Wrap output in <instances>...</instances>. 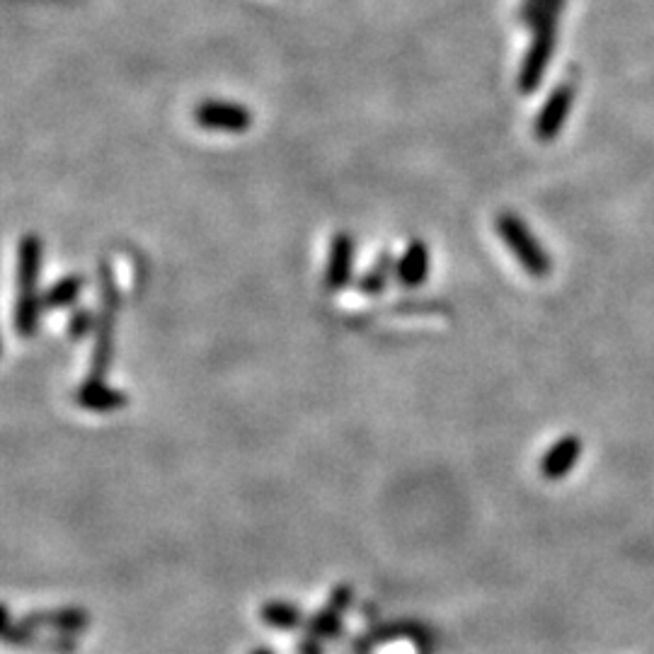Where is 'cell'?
Listing matches in <instances>:
<instances>
[{"label":"cell","mask_w":654,"mask_h":654,"mask_svg":"<svg viewBox=\"0 0 654 654\" xmlns=\"http://www.w3.org/2000/svg\"><path fill=\"white\" fill-rule=\"evenodd\" d=\"M100 311H97V327L93 335V352H90L88 378L107 381L109 369L114 361V335H117L119 308H122V291H119L117 277L112 267L102 262L100 272Z\"/></svg>","instance_id":"cell-1"},{"label":"cell","mask_w":654,"mask_h":654,"mask_svg":"<svg viewBox=\"0 0 654 654\" xmlns=\"http://www.w3.org/2000/svg\"><path fill=\"white\" fill-rule=\"evenodd\" d=\"M565 8V0H548L541 17L533 25V42L529 54L519 71V90L521 93H533L541 85V80L548 71V63L553 59L555 34H558V17Z\"/></svg>","instance_id":"cell-2"},{"label":"cell","mask_w":654,"mask_h":654,"mask_svg":"<svg viewBox=\"0 0 654 654\" xmlns=\"http://www.w3.org/2000/svg\"><path fill=\"white\" fill-rule=\"evenodd\" d=\"M495 226L499 238L512 250L516 262H519L533 279L548 277L550 269H553V260H550L548 250L538 243L536 235L531 233V228L526 226V221H521L512 211H502V214L497 216Z\"/></svg>","instance_id":"cell-3"},{"label":"cell","mask_w":654,"mask_h":654,"mask_svg":"<svg viewBox=\"0 0 654 654\" xmlns=\"http://www.w3.org/2000/svg\"><path fill=\"white\" fill-rule=\"evenodd\" d=\"M354 260H357V243H354L352 233L340 231L332 235L323 272V289L327 294H340L352 284Z\"/></svg>","instance_id":"cell-4"},{"label":"cell","mask_w":654,"mask_h":654,"mask_svg":"<svg viewBox=\"0 0 654 654\" xmlns=\"http://www.w3.org/2000/svg\"><path fill=\"white\" fill-rule=\"evenodd\" d=\"M354 604V587L352 584H337L332 589V594L327 596V604L315 611L311 618H308L306 628L311 638L315 640H332L342 633V618L344 613L349 611Z\"/></svg>","instance_id":"cell-5"},{"label":"cell","mask_w":654,"mask_h":654,"mask_svg":"<svg viewBox=\"0 0 654 654\" xmlns=\"http://www.w3.org/2000/svg\"><path fill=\"white\" fill-rule=\"evenodd\" d=\"M90 613L80 606H61V608H39L20 616L22 625L34 630H47L59 635H80L90 628Z\"/></svg>","instance_id":"cell-6"},{"label":"cell","mask_w":654,"mask_h":654,"mask_svg":"<svg viewBox=\"0 0 654 654\" xmlns=\"http://www.w3.org/2000/svg\"><path fill=\"white\" fill-rule=\"evenodd\" d=\"M3 640L8 645L15 647H25V650H42V652H54V654H71L76 652V640L73 635H59V633H49L42 635V630L27 628V625L17 623L10 618V608H3Z\"/></svg>","instance_id":"cell-7"},{"label":"cell","mask_w":654,"mask_h":654,"mask_svg":"<svg viewBox=\"0 0 654 654\" xmlns=\"http://www.w3.org/2000/svg\"><path fill=\"white\" fill-rule=\"evenodd\" d=\"M73 403L85 412H97V415H112V412L124 410L129 405V395L122 388L109 386L107 381L97 378H85L80 386L73 390Z\"/></svg>","instance_id":"cell-8"},{"label":"cell","mask_w":654,"mask_h":654,"mask_svg":"<svg viewBox=\"0 0 654 654\" xmlns=\"http://www.w3.org/2000/svg\"><path fill=\"white\" fill-rule=\"evenodd\" d=\"M194 119H197L199 126L214 131H238L250 129L252 114L248 107L238 105V102H221V100H206L197 107L194 112Z\"/></svg>","instance_id":"cell-9"},{"label":"cell","mask_w":654,"mask_h":654,"mask_svg":"<svg viewBox=\"0 0 654 654\" xmlns=\"http://www.w3.org/2000/svg\"><path fill=\"white\" fill-rule=\"evenodd\" d=\"M44 267V243L37 233L22 235L17 243V294H42L39 279Z\"/></svg>","instance_id":"cell-10"},{"label":"cell","mask_w":654,"mask_h":654,"mask_svg":"<svg viewBox=\"0 0 654 654\" xmlns=\"http://www.w3.org/2000/svg\"><path fill=\"white\" fill-rule=\"evenodd\" d=\"M572 102H575V85L572 83H562L550 93L536 119L538 141H553L560 134V129L567 122V114L572 109Z\"/></svg>","instance_id":"cell-11"},{"label":"cell","mask_w":654,"mask_h":654,"mask_svg":"<svg viewBox=\"0 0 654 654\" xmlns=\"http://www.w3.org/2000/svg\"><path fill=\"white\" fill-rule=\"evenodd\" d=\"M429 269H432V252L424 240L415 238L405 245L403 255L398 257V267H395V281L403 289H420L427 284Z\"/></svg>","instance_id":"cell-12"},{"label":"cell","mask_w":654,"mask_h":654,"mask_svg":"<svg viewBox=\"0 0 654 654\" xmlns=\"http://www.w3.org/2000/svg\"><path fill=\"white\" fill-rule=\"evenodd\" d=\"M579 456H582V441L575 434L560 436L548 451L543 453L538 461V473L545 480H562L572 473L577 466Z\"/></svg>","instance_id":"cell-13"},{"label":"cell","mask_w":654,"mask_h":654,"mask_svg":"<svg viewBox=\"0 0 654 654\" xmlns=\"http://www.w3.org/2000/svg\"><path fill=\"white\" fill-rule=\"evenodd\" d=\"M44 308V291L42 294H17L15 311H13V330L20 340H32L42 325Z\"/></svg>","instance_id":"cell-14"},{"label":"cell","mask_w":654,"mask_h":654,"mask_svg":"<svg viewBox=\"0 0 654 654\" xmlns=\"http://www.w3.org/2000/svg\"><path fill=\"white\" fill-rule=\"evenodd\" d=\"M83 291H85L83 274L78 272L66 274V277L56 279L54 284H49L47 289H44V308H47V313L76 308L78 298L83 296Z\"/></svg>","instance_id":"cell-15"},{"label":"cell","mask_w":654,"mask_h":654,"mask_svg":"<svg viewBox=\"0 0 654 654\" xmlns=\"http://www.w3.org/2000/svg\"><path fill=\"white\" fill-rule=\"evenodd\" d=\"M260 621L272 630H298L308 623L306 613H303L301 606L291 604V601L284 599H269L260 606Z\"/></svg>","instance_id":"cell-16"},{"label":"cell","mask_w":654,"mask_h":654,"mask_svg":"<svg viewBox=\"0 0 654 654\" xmlns=\"http://www.w3.org/2000/svg\"><path fill=\"white\" fill-rule=\"evenodd\" d=\"M395 267H398V260L393 257V252L383 250L381 255L376 257V262L361 274L357 281V289L361 296L378 298L386 294L390 279H395Z\"/></svg>","instance_id":"cell-17"},{"label":"cell","mask_w":654,"mask_h":654,"mask_svg":"<svg viewBox=\"0 0 654 654\" xmlns=\"http://www.w3.org/2000/svg\"><path fill=\"white\" fill-rule=\"evenodd\" d=\"M95 327H97V315L93 313V308L76 306L71 313H68L66 335L71 342H83L88 340V337H93Z\"/></svg>","instance_id":"cell-18"},{"label":"cell","mask_w":654,"mask_h":654,"mask_svg":"<svg viewBox=\"0 0 654 654\" xmlns=\"http://www.w3.org/2000/svg\"><path fill=\"white\" fill-rule=\"evenodd\" d=\"M545 3H548V0H524V5H521V13H519L521 22H524V25H529V27L536 25V20L543 13Z\"/></svg>","instance_id":"cell-19"},{"label":"cell","mask_w":654,"mask_h":654,"mask_svg":"<svg viewBox=\"0 0 654 654\" xmlns=\"http://www.w3.org/2000/svg\"><path fill=\"white\" fill-rule=\"evenodd\" d=\"M301 654H323V640H315L311 635H306L301 645Z\"/></svg>","instance_id":"cell-20"},{"label":"cell","mask_w":654,"mask_h":654,"mask_svg":"<svg viewBox=\"0 0 654 654\" xmlns=\"http://www.w3.org/2000/svg\"><path fill=\"white\" fill-rule=\"evenodd\" d=\"M250 654H277V652H272V650H265V647H260V650H252Z\"/></svg>","instance_id":"cell-21"}]
</instances>
